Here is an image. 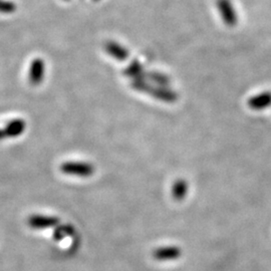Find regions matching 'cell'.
I'll return each instance as SVG.
<instances>
[{
    "label": "cell",
    "mask_w": 271,
    "mask_h": 271,
    "mask_svg": "<svg viewBox=\"0 0 271 271\" xmlns=\"http://www.w3.org/2000/svg\"><path fill=\"white\" fill-rule=\"evenodd\" d=\"M132 86L135 90L143 92V93H148L154 98L160 101H164L166 103H174L178 99L176 93H174L173 91L165 87L151 86L150 84H147L144 80H135Z\"/></svg>",
    "instance_id": "1"
},
{
    "label": "cell",
    "mask_w": 271,
    "mask_h": 271,
    "mask_svg": "<svg viewBox=\"0 0 271 271\" xmlns=\"http://www.w3.org/2000/svg\"><path fill=\"white\" fill-rule=\"evenodd\" d=\"M60 171L66 175L86 178L94 174L95 167L85 162H66L60 166Z\"/></svg>",
    "instance_id": "2"
},
{
    "label": "cell",
    "mask_w": 271,
    "mask_h": 271,
    "mask_svg": "<svg viewBox=\"0 0 271 271\" xmlns=\"http://www.w3.org/2000/svg\"><path fill=\"white\" fill-rule=\"evenodd\" d=\"M217 7L226 25L228 26L236 25L237 14L230 0H217Z\"/></svg>",
    "instance_id": "3"
},
{
    "label": "cell",
    "mask_w": 271,
    "mask_h": 271,
    "mask_svg": "<svg viewBox=\"0 0 271 271\" xmlns=\"http://www.w3.org/2000/svg\"><path fill=\"white\" fill-rule=\"evenodd\" d=\"M28 225L33 229H45L59 224V219L52 216L32 215L28 218Z\"/></svg>",
    "instance_id": "4"
},
{
    "label": "cell",
    "mask_w": 271,
    "mask_h": 271,
    "mask_svg": "<svg viewBox=\"0 0 271 271\" xmlns=\"http://www.w3.org/2000/svg\"><path fill=\"white\" fill-rule=\"evenodd\" d=\"M44 76V62L37 58L34 59L29 69V82L31 85L36 86L41 83Z\"/></svg>",
    "instance_id": "5"
},
{
    "label": "cell",
    "mask_w": 271,
    "mask_h": 271,
    "mask_svg": "<svg viewBox=\"0 0 271 271\" xmlns=\"http://www.w3.org/2000/svg\"><path fill=\"white\" fill-rule=\"evenodd\" d=\"M248 106L252 110H263L271 106V93H262L248 100Z\"/></svg>",
    "instance_id": "6"
},
{
    "label": "cell",
    "mask_w": 271,
    "mask_h": 271,
    "mask_svg": "<svg viewBox=\"0 0 271 271\" xmlns=\"http://www.w3.org/2000/svg\"><path fill=\"white\" fill-rule=\"evenodd\" d=\"M106 50L109 52L110 55L118 60H125L129 56L128 49L115 41H109L106 44Z\"/></svg>",
    "instance_id": "7"
},
{
    "label": "cell",
    "mask_w": 271,
    "mask_h": 271,
    "mask_svg": "<svg viewBox=\"0 0 271 271\" xmlns=\"http://www.w3.org/2000/svg\"><path fill=\"white\" fill-rule=\"evenodd\" d=\"M125 75L133 78L134 80H145V78H147V75L144 73L142 64L137 60H134L129 65V67H127L125 70Z\"/></svg>",
    "instance_id": "8"
},
{
    "label": "cell",
    "mask_w": 271,
    "mask_h": 271,
    "mask_svg": "<svg viewBox=\"0 0 271 271\" xmlns=\"http://www.w3.org/2000/svg\"><path fill=\"white\" fill-rule=\"evenodd\" d=\"M25 129V123L22 120H13L7 124L6 128L4 129V134L8 137H18Z\"/></svg>",
    "instance_id": "9"
},
{
    "label": "cell",
    "mask_w": 271,
    "mask_h": 271,
    "mask_svg": "<svg viewBox=\"0 0 271 271\" xmlns=\"http://www.w3.org/2000/svg\"><path fill=\"white\" fill-rule=\"evenodd\" d=\"M147 77L153 81L156 85H158L159 87H165L167 88L170 84V80L168 79V77H166L165 75L159 74V73H151L149 75H147Z\"/></svg>",
    "instance_id": "10"
},
{
    "label": "cell",
    "mask_w": 271,
    "mask_h": 271,
    "mask_svg": "<svg viewBox=\"0 0 271 271\" xmlns=\"http://www.w3.org/2000/svg\"><path fill=\"white\" fill-rule=\"evenodd\" d=\"M178 250L175 248H165V249H159L156 251L155 256L158 259H170L175 256H177Z\"/></svg>",
    "instance_id": "11"
},
{
    "label": "cell",
    "mask_w": 271,
    "mask_h": 271,
    "mask_svg": "<svg viewBox=\"0 0 271 271\" xmlns=\"http://www.w3.org/2000/svg\"><path fill=\"white\" fill-rule=\"evenodd\" d=\"M74 228L70 225H65V226H60L54 233V238L56 240H59L65 236H70L74 234Z\"/></svg>",
    "instance_id": "12"
},
{
    "label": "cell",
    "mask_w": 271,
    "mask_h": 271,
    "mask_svg": "<svg viewBox=\"0 0 271 271\" xmlns=\"http://www.w3.org/2000/svg\"><path fill=\"white\" fill-rule=\"evenodd\" d=\"M186 190H187V184L185 181L180 180L178 182H176L175 186H174V195L177 198H182L185 194H186Z\"/></svg>",
    "instance_id": "13"
},
{
    "label": "cell",
    "mask_w": 271,
    "mask_h": 271,
    "mask_svg": "<svg viewBox=\"0 0 271 271\" xmlns=\"http://www.w3.org/2000/svg\"><path fill=\"white\" fill-rule=\"evenodd\" d=\"M15 10L14 3L10 1H4V0H0V12L9 13Z\"/></svg>",
    "instance_id": "14"
},
{
    "label": "cell",
    "mask_w": 271,
    "mask_h": 271,
    "mask_svg": "<svg viewBox=\"0 0 271 271\" xmlns=\"http://www.w3.org/2000/svg\"><path fill=\"white\" fill-rule=\"evenodd\" d=\"M5 137V134H4V131H0V140L3 139Z\"/></svg>",
    "instance_id": "15"
},
{
    "label": "cell",
    "mask_w": 271,
    "mask_h": 271,
    "mask_svg": "<svg viewBox=\"0 0 271 271\" xmlns=\"http://www.w3.org/2000/svg\"><path fill=\"white\" fill-rule=\"evenodd\" d=\"M95 1H98V0H95Z\"/></svg>",
    "instance_id": "16"
}]
</instances>
